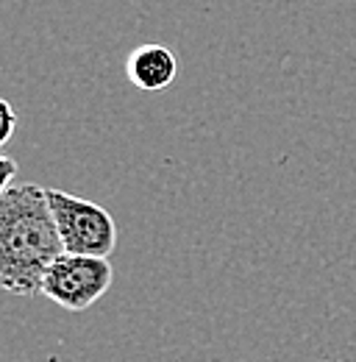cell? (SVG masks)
<instances>
[{"label": "cell", "mask_w": 356, "mask_h": 362, "mask_svg": "<svg viewBox=\"0 0 356 362\" xmlns=\"http://www.w3.org/2000/svg\"><path fill=\"white\" fill-rule=\"evenodd\" d=\"M64 254L44 187L17 184L0 192V284L17 298L42 293L47 268Z\"/></svg>", "instance_id": "obj_1"}, {"label": "cell", "mask_w": 356, "mask_h": 362, "mask_svg": "<svg viewBox=\"0 0 356 362\" xmlns=\"http://www.w3.org/2000/svg\"><path fill=\"white\" fill-rule=\"evenodd\" d=\"M53 221L59 226V237L64 245V254H81V257H109L117 245V223L109 209L100 204L61 192L47 187L44 189Z\"/></svg>", "instance_id": "obj_2"}, {"label": "cell", "mask_w": 356, "mask_h": 362, "mask_svg": "<svg viewBox=\"0 0 356 362\" xmlns=\"http://www.w3.org/2000/svg\"><path fill=\"white\" fill-rule=\"evenodd\" d=\"M112 281L114 268L106 257L61 254L44 273L42 296L67 313H81L100 301Z\"/></svg>", "instance_id": "obj_3"}, {"label": "cell", "mask_w": 356, "mask_h": 362, "mask_svg": "<svg viewBox=\"0 0 356 362\" xmlns=\"http://www.w3.org/2000/svg\"><path fill=\"white\" fill-rule=\"evenodd\" d=\"M126 76L142 92L167 90L178 78V56L167 45L156 42L134 47L126 59Z\"/></svg>", "instance_id": "obj_4"}, {"label": "cell", "mask_w": 356, "mask_h": 362, "mask_svg": "<svg viewBox=\"0 0 356 362\" xmlns=\"http://www.w3.org/2000/svg\"><path fill=\"white\" fill-rule=\"evenodd\" d=\"M0 112H3V136H0V142L6 145L11 134H14V126H17V115H14V109H11V103L8 100H0Z\"/></svg>", "instance_id": "obj_5"}, {"label": "cell", "mask_w": 356, "mask_h": 362, "mask_svg": "<svg viewBox=\"0 0 356 362\" xmlns=\"http://www.w3.org/2000/svg\"><path fill=\"white\" fill-rule=\"evenodd\" d=\"M0 168H3V179H0V192L11 189V179L17 176V162L11 156H3L0 159Z\"/></svg>", "instance_id": "obj_6"}]
</instances>
